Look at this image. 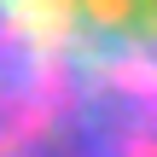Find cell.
Here are the masks:
<instances>
[{
  "label": "cell",
  "instance_id": "cell-1",
  "mask_svg": "<svg viewBox=\"0 0 157 157\" xmlns=\"http://www.w3.org/2000/svg\"><path fill=\"white\" fill-rule=\"evenodd\" d=\"M0 157H157V0H0Z\"/></svg>",
  "mask_w": 157,
  "mask_h": 157
}]
</instances>
